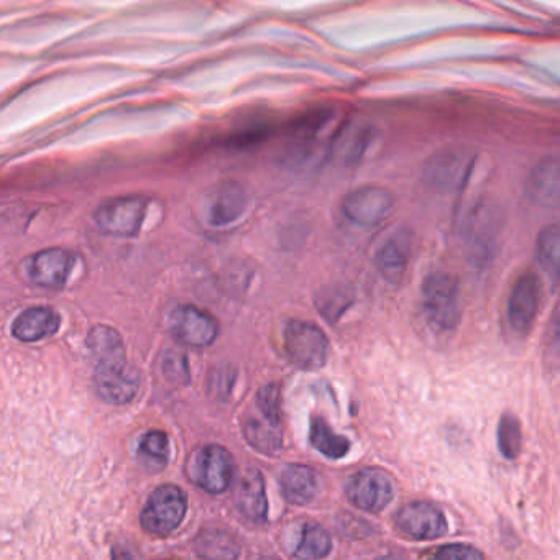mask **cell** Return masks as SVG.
Here are the masks:
<instances>
[{
    "instance_id": "obj_1",
    "label": "cell",
    "mask_w": 560,
    "mask_h": 560,
    "mask_svg": "<svg viewBox=\"0 0 560 560\" xmlns=\"http://www.w3.org/2000/svg\"><path fill=\"white\" fill-rule=\"evenodd\" d=\"M505 216L492 199H480L470 207L462 225L465 257L475 267H485L500 247Z\"/></svg>"
},
{
    "instance_id": "obj_2",
    "label": "cell",
    "mask_w": 560,
    "mask_h": 560,
    "mask_svg": "<svg viewBox=\"0 0 560 560\" xmlns=\"http://www.w3.org/2000/svg\"><path fill=\"white\" fill-rule=\"evenodd\" d=\"M424 313L437 331H454L462 317L459 281L446 271L427 275L421 288Z\"/></svg>"
},
{
    "instance_id": "obj_3",
    "label": "cell",
    "mask_w": 560,
    "mask_h": 560,
    "mask_svg": "<svg viewBox=\"0 0 560 560\" xmlns=\"http://www.w3.org/2000/svg\"><path fill=\"white\" fill-rule=\"evenodd\" d=\"M477 153L469 147H447L427 158L423 180L427 188L442 194L459 193L469 183Z\"/></svg>"
},
{
    "instance_id": "obj_4",
    "label": "cell",
    "mask_w": 560,
    "mask_h": 560,
    "mask_svg": "<svg viewBox=\"0 0 560 560\" xmlns=\"http://www.w3.org/2000/svg\"><path fill=\"white\" fill-rule=\"evenodd\" d=\"M188 475L204 492L219 495L234 482V457L217 444L199 447L189 459Z\"/></svg>"
},
{
    "instance_id": "obj_5",
    "label": "cell",
    "mask_w": 560,
    "mask_h": 560,
    "mask_svg": "<svg viewBox=\"0 0 560 560\" xmlns=\"http://www.w3.org/2000/svg\"><path fill=\"white\" fill-rule=\"evenodd\" d=\"M285 349L293 365L313 372L326 365L329 340L316 324L291 319L285 327Z\"/></svg>"
},
{
    "instance_id": "obj_6",
    "label": "cell",
    "mask_w": 560,
    "mask_h": 560,
    "mask_svg": "<svg viewBox=\"0 0 560 560\" xmlns=\"http://www.w3.org/2000/svg\"><path fill=\"white\" fill-rule=\"evenodd\" d=\"M188 510V501L176 485H161L148 496L143 506L140 523L153 536H168L181 523Z\"/></svg>"
},
{
    "instance_id": "obj_7",
    "label": "cell",
    "mask_w": 560,
    "mask_h": 560,
    "mask_svg": "<svg viewBox=\"0 0 560 560\" xmlns=\"http://www.w3.org/2000/svg\"><path fill=\"white\" fill-rule=\"evenodd\" d=\"M395 209V196L377 184L355 189L342 201V214L347 221L359 227H377L385 222Z\"/></svg>"
},
{
    "instance_id": "obj_8",
    "label": "cell",
    "mask_w": 560,
    "mask_h": 560,
    "mask_svg": "<svg viewBox=\"0 0 560 560\" xmlns=\"http://www.w3.org/2000/svg\"><path fill=\"white\" fill-rule=\"evenodd\" d=\"M147 212V199L125 196L102 202L94 214L97 229L114 237H135L142 229Z\"/></svg>"
},
{
    "instance_id": "obj_9",
    "label": "cell",
    "mask_w": 560,
    "mask_h": 560,
    "mask_svg": "<svg viewBox=\"0 0 560 560\" xmlns=\"http://www.w3.org/2000/svg\"><path fill=\"white\" fill-rule=\"evenodd\" d=\"M345 493L350 503L359 510L380 513L390 505L395 496V488L388 473L368 467L349 478Z\"/></svg>"
},
{
    "instance_id": "obj_10",
    "label": "cell",
    "mask_w": 560,
    "mask_h": 560,
    "mask_svg": "<svg viewBox=\"0 0 560 560\" xmlns=\"http://www.w3.org/2000/svg\"><path fill=\"white\" fill-rule=\"evenodd\" d=\"M541 306V281L534 273H523L511 288L506 316L516 336H528L538 319Z\"/></svg>"
},
{
    "instance_id": "obj_11",
    "label": "cell",
    "mask_w": 560,
    "mask_h": 560,
    "mask_svg": "<svg viewBox=\"0 0 560 560\" xmlns=\"http://www.w3.org/2000/svg\"><path fill=\"white\" fill-rule=\"evenodd\" d=\"M395 524L403 536L414 541H434L442 538L449 529L442 511L426 501H414L404 505L396 513Z\"/></svg>"
},
{
    "instance_id": "obj_12",
    "label": "cell",
    "mask_w": 560,
    "mask_h": 560,
    "mask_svg": "<svg viewBox=\"0 0 560 560\" xmlns=\"http://www.w3.org/2000/svg\"><path fill=\"white\" fill-rule=\"evenodd\" d=\"M170 332L186 347H207L219 336L216 319L194 306H178L170 316Z\"/></svg>"
},
{
    "instance_id": "obj_13",
    "label": "cell",
    "mask_w": 560,
    "mask_h": 560,
    "mask_svg": "<svg viewBox=\"0 0 560 560\" xmlns=\"http://www.w3.org/2000/svg\"><path fill=\"white\" fill-rule=\"evenodd\" d=\"M73 253L63 248H48L35 253L25 262L28 280L46 290H61L73 270Z\"/></svg>"
},
{
    "instance_id": "obj_14",
    "label": "cell",
    "mask_w": 560,
    "mask_h": 560,
    "mask_svg": "<svg viewBox=\"0 0 560 560\" xmlns=\"http://www.w3.org/2000/svg\"><path fill=\"white\" fill-rule=\"evenodd\" d=\"M94 386H96L97 395L107 403L127 404L137 396L138 388H140V375H138L137 368L127 362L96 367Z\"/></svg>"
},
{
    "instance_id": "obj_15",
    "label": "cell",
    "mask_w": 560,
    "mask_h": 560,
    "mask_svg": "<svg viewBox=\"0 0 560 560\" xmlns=\"http://www.w3.org/2000/svg\"><path fill=\"white\" fill-rule=\"evenodd\" d=\"M526 194L536 206L560 209V157H549L534 166L526 180Z\"/></svg>"
},
{
    "instance_id": "obj_16",
    "label": "cell",
    "mask_w": 560,
    "mask_h": 560,
    "mask_svg": "<svg viewBox=\"0 0 560 560\" xmlns=\"http://www.w3.org/2000/svg\"><path fill=\"white\" fill-rule=\"evenodd\" d=\"M413 252V234L400 229L385 240L375 255V265L380 275L390 283H400L408 270L409 260Z\"/></svg>"
},
{
    "instance_id": "obj_17",
    "label": "cell",
    "mask_w": 560,
    "mask_h": 560,
    "mask_svg": "<svg viewBox=\"0 0 560 560\" xmlns=\"http://www.w3.org/2000/svg\"><path fill=\"white\" fill-rule=\"evenodd\" d=\"M235 506L240 515L252 523L263 524L267 521L268 501L265 493V480L258 470H247L240 478L235 490Z\"/></svg>"
},
{
    "instance_id": "obj_18",
    "label": "cell",
    "mask_w": 560,
    "mask_h": 560,
    "mask_svg": "<svg viewBox=\"0 0 560 560\" xmlns=\"http://www.w3.org/2000/svg\"><path fill=\"white\" fill-rule=\"evenodd\" d=\"M60 329V316L50 308H28L15 319L12 334L22 342H37L53 336Z\"/></svg>"
},
{
    "instance_id": "obj_19",
    "label": "cell",
    "mask_w": 560,
    "mask_h": 560,
    "mask_svg": "<svg viewBox=\"0 0 560 560\" xmlns=\"http://www.w3.org/2000/svg\"><path fill=\"white\" fill-rule=\"evenodd\" d=\"M245 209L247 196L244 189L240 188L239 184H222L209 202V224L214 227L234 224L244 216Z\"/></svg>"
},
{
    "instance_id": "obj_20",
    "label": "cell",
    "mask_w": 560,
    "mask_h": 560,
    "mask_svg": "<svg viewBox=\"0 0 560 560\" xmlns=\"http://www.w3.org/2000/svg\"><path fill=\"white\" fill-rule=\"evenodd\" d=\"M280 485L290 503L296 506L309 505L317 492L316 472L309 469L308 465H288L281 472Z\"/></svg>"
},
{
    "instance_id": "obj_21",
    "label": "cell",
    "mask_w": 560,
    "mask_h": 560,
    "mask_svg": "<svg viewBox=\"0 0 560 560\" xmlns=\"http://www.w3.org/2000/svg\"><path fill=\"white\" fill-rule=\"evenodd\" d=\"M194 552L201 560H239L242 547L229 531L209 528L199 533L194 541Z\"/></svg>"
},
{
    "instance_id": "obj_22",
    "label": "cell",
    "mask_w": 560,
    "mask_h": 560,
    "mask_svg": "<svg viewBox=\"0 0 560 560\" xmlns=\"http://www.w3.org/2000/svg\"><path fill=\"white\" fill-rule=\"evenodd\" d=\"M88 349L96 367L125 363V345L119 332L109 326H94L89 332Z\"/></svg>"
},
{
    "instance_id": "obj_23",
    "label": "cell",
    "mask_w": 560,
    "mask_h": 560,
    "mask_svg": "<svg viewBox=\"0 0 560 560\" xmlns=\"http://www.w3.org/2000/svg\"><path fill=\"white\" fill-rule=\"evenodd\" d=\"M332 551V539L326 529L319 524L306 523L299 533V541L294 546V557L301 560H321Z\"/></svg>"
},
{
    "instance_id": "obj_24",
    "label": "cell",
    "mask_w": 560,
    "mask_h": 560,
    "mask_svg": "<svg viewBox=\"0 0 560 560\" xmlns=\"http://www.w3.org/2000/svg\"><path fill=\"white\" fill-rule=\"evenodd\" d=\"M309 439H311L314 449L329 459H342L350 450L349 439L332 431V427L326 423V419L319 418V416L311 419Z\"/></svg>"
},
{
    "instance_id": "obj_25",
    "label": "cell",
    "mask_w": 560,
    "mask_h": 560,
    "mask_svg": "<svg viewBox=\"0 0 560 560\" xmlns=\"http://www.w3.org/2000/svg\"><path fill=\"white\" fill-rule=\"evenodd\" d=\"M536 255L542 270L552 280H560V224H551L539 232Z\"/></svg>"
},
{
    "instance_id": "obj_26",
    "label": "cell",
    "mask_w": 560,
    "mask_h": 560,
    "mask_svg": "<svg viewBox=\"0 0 560 560\" xmlns=\"http://www.w3.org/2000/svg\"><path fill=\"white\" fill-rule=\"evenodd\" d=\"M138 460L150 472L165 469L170 460V442L165 432L150 431L143 436L138 446Z\"/></svg>"
},
{
    "instance_id": "obj_27",
    "label": "cell",
    "mask_w": 560,
    "mask_h": 560,
    "mask_svg": "<svg viewBox=\"0 0 560 560\" xmlns=\"http://www.w3.org/2000/svg\"><path fill=\"white\" fill-rule=\"evenodd\" d=\"M244 434L248 444L263 454L271 455L278 452L283 444L280 427L273 426L265 419L248 416L244 423Z\"/></svg>"
},
{
    "instance_id": "obj_28",
    "label": "cell",
    "mask_w": 560,
    "mask_h": 560,
    "mask_svg": "<svg viewBox=\"0 0 560 560\" xmlns=\"http://www.w3.org/2000/svg\"><path fill=\"white\" fill-rule=\"evenodd\" d=\"M350 304H352V294L347 288L339 285L322 288L316 296L317 309L329 322L339 321L342 314L350 308Z\"/></svg>"
},
{
    "instance_id": "obj_29",
    "label": "cell",
    "mask_w": 560,
    "mask_h": 560,
    "mask_svg": "<svg viewBox=\"0 0 560 560\" xmlns=\"http://www.w3.org/2000/svg\"><path fill=\"white\" fill-rule=\"evenodd\" d=\"M498 447L508 460L518 459L523 447V431L515 414L505 413L498 424Z\"/></svg>"
},
{
    "instance_id": "obj_30",
    "label": "cell",
    "mask_w": 560,
    "mask_h": 560,
    "mask_svg": "<svg viewBox=\"0 0 560 560\" xmlns=\"http://www.w3.org/2000/svg\"><path fill=\"white\" fill-rule=\"evenodd\" d=\"M372 142V130L365 127H355L349 130L340 142V157L347 165H355L362 160Z\"/></svg>"
},
{
    "instance_id": "obj_31",
    "label": "cell",
    "mask_w": 560,
    "mask_h": 560,
    "mask_svg": "<svg viewBox=\"0 0 560 560\" xmlns=\"http://www.w3.org/2000/svg\"><path fill=\"white\" fill-rule=\"evenodd\" d=\"M283 398H281L280 385L270 383L258 391L257 408L262 418L273 426L280 427L283 419Z\"/></svg>"
},
{
    "instance_id": "obj_32",
    "label": "cell",
    "mask_w": 560,
    "mask_h": 560,
    "mask_svg": "<svg viewBox=\"0 0 560 560\" xmlns=\"http://www.w3.org/2000/svg\"><path fill=\"white\" fill-rule=\"evenodd\" d=\"M166 380L175 385H186L189 381L188 359L180 352H168L163 359Z\"/></svg>"
},
{
    "instance_id": "obj_33",
    "label": "cell",
    "mask_w": 560,
    "mask_h": 560,
    "mask_svg": "<svg viewBox=\"0 0 560 560\" xmlns=\"http://www.w3.org/2000/svg\"><path fill=\"white\" fill-rule=\"evenodd\" d=\"M427 560H483V554L467 544H447L432 552Z\"/></svg>"
},
{
    "instance_id": "obj_34",
    "label": "cell",
    "mask_w": 560,
    "mask_h": 560,
    "mask_svg": "<svg viewBox=\"0 0 560 560\" xmlns=\"http://www.w3.org/2000/svg\"><path fill=\"white\" fill-rule=\"evenodd\" d=\"M112 560H140L135 547L129 544H115L112 549Z\"/></svg>"
},
{
    "instance_id": "obj_35",
    "label": "cell",
    "mask_w": 560,
    "mask_h": 560,
    "mask_svg": "<svg viewBox=\"0 0 560 560\" xmlns=\"http://www.w3.org/2000/svg\"><path fill=\"white\" fill-rule=\"evenodd\" d=\"M552 337L560 345V309L552 319Z\"/></svg>"
},
{
    "instance_id": "obj_36",
    "label": "cell",
    "mask_w": 560,
    "mask_h": 560,
    "mask_svg": "<svg viewBox=\"0 0 560 560\" xmlns=\"http://www.w3.org/2000/svg\"><path fill=\"white\" fill-rule=\"evenodd\" d=\"M378 560H404L403 557L395 556V554H388V556L380 557Z\"/></svg>"
},
{
    "instance_id": "obj_37",
    "label": "cell",
    "mask_w": 560,
    "mask_h": 560,
    "mask_svg": "<svg viewBox=\"0 0 560 560\" xmlns=\"http://www.w3.org/2000/svg\"><path fill=\"white\" fill-rule=\"evenodd\" d=\"M260 560H278V559H275V557H262V559Z\"/></svg>"
}]
</instances>
